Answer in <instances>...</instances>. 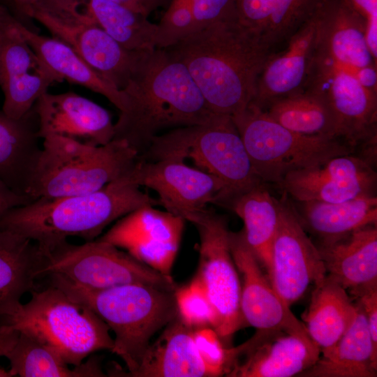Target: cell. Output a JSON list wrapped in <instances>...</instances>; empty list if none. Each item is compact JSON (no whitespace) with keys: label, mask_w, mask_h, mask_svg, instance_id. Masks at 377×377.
Masks as SVG:
<instances>
[{"label":"cell","mask_w":377,"mask_h":377,"mask_svg":"<svg viewBox=\"0 0 377 377\" xmlns=\"http://www.w3.org/2000/svg\"><path fill=\"white\" fill-rule=\"evenodd\" d=\"M120 377L209 376L196 348L193 330L177 317L150 343L138 368Z\"/></svg>","instance_id":"24"},{"label":"cell","mask_w":377,"mask_h":377,"mask_svg":"<svg viewBox=\"0 0 377 377\" xmlns=\"http://www.w3.org/2000/svg\"><path fill=\"white\" fill-rule=\"evenodd\" d=\"M357 313L347 290L326 275L313 286L310 303L302 318L320 354L329 351L347 331Z\"/></svg>","instance_id":"28"},{"label":"cell","mask_w":377,"mask_h":377,"mask_svg":"<svg viewBox=\"0 0 377 377\" xmlns=\"http://www.w3.org/2000/svg\"><path fill=\"white\" fill-rule=\"evenodd\" d=\"M304 89L323 98L337 124V138L362 156L374 160L376 152L377 91L362 86L348 71L316 51Z\"/></svg>","instance_id":"11"},{"label":"cell","mask_w":377,"mask_h":377,"mask_svg":"<svg viewBox=\"0 0 377 377\" xmlns=\"http://www.w3.org/2000/svg\"><path fill=\"white\" fill-rule=\"evenodd\" d=\"M230 208L242 220L246 241L267 271L280 219V200L261 184L237 197Z\"/></svg>","instance_id":"32"},{"label":"cell","mask_w":377,"mask_h":377,"mask_svg":"<svg viewBox=\"0 0 377 377\" xmlns=\"http://www.w3.org/2000/svg\"><path fill=\"white\" fill-rule=\"evenodd\" d=\"M163 50L186 66L212 112L231 117L251 102L272 53L237 21L210 24Z\"/></svg>","instance_id":"2"},{"label":"cell","mask_w":377,"mask_h":377,"mask_svg":"<svg viewBox=\"0 0 377 377\" xmlns=\"http://www.w3.org/2000/svg\"><path fill=\"white\" fill-rule=\"evenodd\" d=\"M230 251L241 283L240 309L246 325L258 331H281L310 337L303 322L274 290L249 248L243 229L230 232Z\"/></svg>","instance_id":"18"},{"label":"cell","mask_w":377,"mask_h":377,"mask_svg":"<svg viewBox=\"0 0 377 377\" xmlns=\"http://www.w3.org/2000/svg\"><path fill=\"white\" fill-rule=\"evenodd\" d=\"M184 223L182 217L148 205L117 220L97 239L124 249L163 274L171 275Z\"/></svg>","instance_id":"16"},{"label":"cell","mask_w":377,"mask_h":377,"mask_svg":"<svg viewBox=\"0 0 377 377\" xmlns=\"http://www.w3.org/2000/svg\"><path fill=\"white\" fill-rule=\"evenodd\" d=\"M264 110L284 128L305 135L337 138L334 114L319 95L304 89L279 98Z\"/></svg>","instance_id":"34"},{"label":"cell","mask_w":377,"mask_h":377,"mask_svg":"<svg viewBox=\"0 0 377 377\" xmlns=\"http://www.w3.org/2000/svg\"><path fill=\"white\" fill-rule=\"evenodd\" d=\"M323 0H235L237 22L269 50L286 42Z\"/></svg>","instance_id":"25"},{"label":"cell","mask_w":377,"mask_h":377,"mask_svg":"<svg viewBox=\"0 0 377 377\" xmlns=\"http://www.w3.org/2000/svg\"><path fill=\"white\" fill-rule=\"evenodd\" d=\"M33 108L39 138L57 135L91 146L105 145L114 138V124L109 112L73 91L46 92Z\"/></svg>","instance_id":"20"},{"label":"cell","mask_w":377,"mask_h":377,"mask_svg":"<svg viewBox=\"0 0 377 377\" xmlns=\"http://www.w3.org/2000/svg\"><path fill=\"white\" fill-rule=\"evenodd\" d=\"M318 35L316 10L288 38L283 50L269 55L258 77L249 104L265 110L273 101L304 90L316 51Z\"/></svg>","instance_id":"21"},{"label":"cell","mask_w":377,"mask_h":377,"mask_svg":"<svg viewBox=\"0 0 377 377\" xmlns=\"http://www.w3.org/2000/svg\"><path fill=\"white\" fill-rule=\"evenodd\" d=\"M366 20V38L375 59L377 58V0H345Z\"/></svg>","instance_id":"40"},{"label":"cell","mask_w":377,"mask_h":377,"mask_svg":"<svg viewBox=\"0 0 377 377\" xmlns=\"http://www.w3.org/2000/svg\"><path fill=\"white\" fill-rule=\"evenodd\" d=\"M355 318L347 331L316 363L300 376L376 377L377 350L374 347L364 311L356 302Z\"/></svg>","instance_id":"27"},{"label":"cell","mask_w":377,"mask_h":377,"mask_svg":"<svg viewBox=\"0 0 377 377\" xmlns=\"http://www.w3.org/2000/svg\"><path fill=\"white\" fill-rule=\"evenodd\" d=\"M25 193L36 200L94 192L124 177L138 153L122 140L87 145L57 135L43 139Z\"/></svg>","instance_id":"6"},{"label":"cell","mask_w":377,"mask_h":377,"mask_svg":"<svg viewBox=\"0 0 377 377\" xmlns=\"http://www.w3.org/2000/svg\"><path fill=\"white\" fill-rule=\"evenodd\" d=\"M326 274L353 297L377 286V227L370 225L316 245Z\"/></svg>","instance_id":"23"},{"label":"cell","mask_w":377,"mask_h":377,"mask_svg":"<svg viewBox=\"0 0 377 377\" xmlns=\"http://www.w3.org/2000/svg\"><path fill=\"white\" fill-rule=\"evenodd\" d=\"M34 200L27 195L20 194L0 179V216L7 210L26 205Z\"/></svg>","instance_id":"42"},{"label":"cell","mask_w":377,"mask_h":377,"mask_svg":"<svg viewBox=\"0 0 377 377\" xmlns=\"http://www.w3.org/2000/svg\"><path fill=\"white\" fill-rule=\"evenodd\" d=\"M353 75L364 87L377 91L376 66L359 68Z\"/></svg>","instance_id":"45"},{"label":"cell","mask_w":377,"mask_h":377,"mask_svg":"<svg viewBox=\"0 0 377 377\" xmlns=\"http://www.w3.org/2000/svg\"><path fill=\"white\" fill-rule=\"evenodd\" d=\"M17 20L0 6L2 110L13 119L24 117L52 84L62 82L31 49L20 32Z\"/></svg>","instance_id":"15"},{"label":"cell","mask_w":377,"mask_h":377,"mask_svg":"<svg viewBox=\"0 0 377 377\" xmlns=\"http://www.w3.org/2000/svg\"><path fill=\"white\" fill-rule=\"evenodd\" d=\"M189 159L225 187L224 206L264 184L255 171L231 116L217 114L205 124L169 130L156 135L138 159Z\"/></svg>","instance_id":"7"},{"label":"cell","mask_w":377,"mask_h":377,"mask_svg":"<svg viewBox=\"0 0 377 377\" xmlns=\"http://www.w3.org/2000/svg\"><path fill=\"white\" fill-rule=\"evenodd\" d=\"M232 118L253 167L264 183L280 186L283 177L290 172L355 153L339 138L291 131L252 104Z\"/></svg>","instance_id":"8"},{"label":"cell","mask_w":377,"mask_h":377,"mask_svg":"<svg viewBox=\"0 0 377 377\" xmlns=\"http://www.w3.org/2000/svg\"><path fill=\"white\" fill-rule=\"evenodd\" d=\"M132 183L154 191L166 211L185 221L209 204L224 206L225 187L212 175L177 159H138L125 175Z\"/></svg>","instance_id":"14"},{"label":"cell","mask_w":377,"mask_h":377,"mask_svg":"<svg viewBox=\"0 0 377 377\" xmlns=\"http://www.w3.org/2000/svg\"><path fill=\"white\" fill-rule=\"evenodd\" d=\"M31 293L27 303L0 314V326L33 337L73 367L95 352L112 350L109 327L88 306L52 284Z\"/></svg>","instance_id":"5"},{"label":"cell","mask_w":377,"mask_h":377,"mask_svg":"<svg viewBox=\"0 0 377 377\" xmlns=\"http://www.w3.org/2000/svg\"><path fill=\"white\" fill-rule=\"evenodd\" d=\"M17 26L31 49L62 81L99 94L123 110L126 100L122 91L94 71L71 47L56 38L38 34L20 20Z\"/></svg>","instance_id":"26"},{"label":"cell","mask_w":377,"mask_h":377,"mask_svg":"<svg viewBox=\"0 0 377 377\" xmlns=\"http://www.w3.org/2000/svg\"><path fill=\"white\" fill-rule=\"evenodd\" d=\"M354 298L364 311L374 347L377 350V286L360 292Z\"/></svg>","instance_id":"41"},{"label":"cell","mask_w":377,"mask_h":377,"mask_svg":"<svg viewBox=\"0 0 377 377\" xmlns=\"http://www.w3.org/2000/svg\"><path fill=\"white\" fill-rule=\"evenodd\" d=\"M158 202L125 176L94 192L57 198H38L0 216V228L34 242L45 255L78 237L86 242L135 209Z\"/></svg>","instance_id":"3"},{"label":"cell","mask_w":377,"mask_h":377,"mask_svg":"<svg viewBox=\"0 0 377 377\" xmlns=\"http://www.w3.org/2000/svg\"><path fill=\"white\" fill-rule=\"evenodd\" d=\"M44 260L34 242L0 228V314L34 289Z\"/></svg>","instance_id":"30"},{"label":"cell","mask_w":377,"mask_h":377,"mask_svg":"<svg viewBox=\"0 0 377 377\" xmlns=\"http://www.w3.org/2000/svg\"><path fill=\"white\" fill-rule=\"evenodd\" d=\"M196 228L199 237V265L195 277L205 290L216 311L215 331L229 338L246 326L240 309L241 283L230 246L226 219L206 208L187 220Z\"/></svg>","instance_id":"12"},{"label":"cell","mask_w":377,"mask_h":377,"mask_svg":"<svg viewBox=\"0 0 377 377\" xmlns=\"http://www.w3.org/2000/svg\"><path fill=\"white\" fill-rule=\"evenodd\" d=\"M86 12L121 47L131 52L156 49L157 24L122 5L105 0H84Z\"/></svg>","instance_id":"35"},{"label":"cell","mask_w":377,"mask_h":377,"mask_svg":"<svg viewBox=\"0 0 377 377\" xmlns=\"http://www.w3.org/2000/svg\"><path fill=\"white\" fill-rule=\"evenodd\" d=\"M125 106L113 139L141 155L163 131L205 124L218 114L209 108L186 66L163 49L142 52L126 86Z\"/></svg>","instance_id":"1"},{"label":"cell","mask_w":377,"mask_h":377,"mask_svg":"<svg viewBox=\"0 0 377 377\" xmlns=\"http://www.w3.org/2000/svg\"><path fill=\"white\" fill-rule=\"evenodd\" d=\"M196 29L195 17L188 0H171L157 24L156 49L172 46Z\"/></svg>","instance_id":"37"},{"label":"cell","mask_w":377,"mask_h":377,"mask_svg":"<svg viewBox=\"0 0 377 377\" xmlns=\"http://www.w3.org/2000/svg\"><path fill=\"white\" fill-rule=\"evenodd\" d=\"M18 11L24 15L25 12L39 0H13Z\"/></svg>","instance_id":"46"},{"label":"cell","mask_w":377,"mask_h":377,"mask_svg":"<svg viewBox=\"0 0 377 377\" xmlns=\"http://www.w3.org/2000/svg\"><path fill=\"white\" fill-rule=\"evenodd\" d=\"M177 315L182 322L193 330L209 327L216 330L218 318L205 290L195 276L188 284L174 292Z\"/></svg>","instance_id":"36"},{"label":"cell","mask_w":377,"mask_h":377,"mask_svg":"<svg viewBox=\"0 0 377 377\" xmlns=\"http://www.w3.org/2000/svg\"><path fill=\"white\" fill-rule=\"evenodd\" d=\"M279 200V223L266 274L274 290L290 307L327 274L318 247L308 236L296 209L285 196Z\"/></svg>","instance_id":"13"},{"label":"cell","mask_w":377,"mask_h":377,"mask_svg":"<svg viewBox=\"0 0 377 377\" xmlns=\"http://www.w3.org/2000/svg\"><path fill=\"white\" fill-rule=\"evenodd\" d=\"M19 332L6 326H0V356L6 357L15 345ZM0 377H11L9 371L0 368Z\"/></svg>","instance_id":"44"},{"label":"cell","mask_w":377,"mask_h":377,"mask_svg":"<svg viewBox=\"0 0 377 377\" xmlns=\"http://www.w3.org/2000/svg\"><path fill=\"white\" fill-rule=\"evenodd\" d=\"M236 362L227 376H300L313 366L320 355L310 337L281 331H258L242 345L234 348Z\"/></svg>","instance_id":"19"},{"label":"cell","mask_w":377,"mask_h":377,"mask_svg":"<svg viewBox=\"0 0 377 377\" xmlns=\"http://www.w3.org/2000/svg\"><path fill=\"white\" fill-rule=\"evenodd\" d=\"M317 51L352 75L376 66L366 38V20L345 0H323L317 9Z\"/></svg>","instance_id":"22"},{"label":"cell","mask_w":377,"mask_h":377,"mask_svg":"<svg viewBox=\"0 0 377 377\" xmlns=\"http://www.w3.org/2000/svg\"><path fill=\"white\" fill-rule=\"evenodd\" d=\"M11 376L21 377H105L98 358L89 357L71 369L57 353L33 337L19 332L17 341L6 357Z\"/></svg>","instance_id":"33"},{"label":"cell","mask_w":377,"mask_h":377,"mask_svg":"<svg viewBox=\"0 0 377 377\" xmlns=\"http://www.w3.org/2000/svg\"><path fill=\"white\" fill-rule=\"evenodd\" d=\"M38 128L34 108L19 119L0 110V179L22 195L40 149Z\"/></svg>","instance_id":"29"},{"label":"cell","mask_w":377,"mask_h":377,"mask_svg":"<svg viewBox=\"0 0 377 377\" xmlns=\"http://www.w3.org/2000/svg\"><path fill=\"white\" fill-rule=\"evenodd\" d=\"M193 339L209 376H227L232 364V348H226L215 330L209 327L193 330Z\"/></svg>","instance_id":"38"},{"label":"cell","mask_w":377,"mask_h":377,"mask_svg":"<svg viewBox=\"0 0 377 377\" xmlns=\"http://www.w3.org/2000/svg\"><path fill=\"white\" fill-rule=\"evenodd\" d=\"M297 212L304 229L320 241L348 234L362 227L377 223L376 194L362 195L341 202L309 201L300 202Z\"/></svg>","instance_id":"31"},{"label":"cell","mask_w":377,"mask_h":377,"mask_svg":"<svg viewBox=\"0 0 377 377\" xmlns=\"http://www.w3.org/2000/svg\"><path fill=\"white\" fill-rule=\"evenodd\" d=\"M71 47L94 71L121 90L140 52L121 47L86 12L84 0H39L24 13Z\"/></svg>","instance_id":"9"},{"label":"cell","mask_w":377,"mask_h":377,"mask_svg":"<svg viewBox=\"0 0 377 377\" xmlns=\"http://www.w3.org/2000/svg\"><path fill=\"white\" fill-rule=\"evenodd\" d=\"M126 6L148 17L160 6L168 3L169 0H105Z\"/></svg>","instance_id":"43"},{"label":"cell","mask_w":377,"mask_h":377,"mask_svg":"<svg viewBox=\"0 0 377 377\" xmlns=\"http://www.w3.org/2000/svg\"><path fill=\"white\" fill-rule=\"evenodd\" d=\"M373 165L357 154L338 156L288 173L279 186L298 202H341L375 194L377 174Z\"/></svg>","instance_id":"17"},{"label":"cell","mask_w":377,"mask_h":377,"mask_svg":"<svg viewBox=\"0 0 377 377\" xmlns=\"http://www.w3.org/2000/svg\"><path fill=\"white\" fill-rule=\"evenodd\" d=\"M43 256L41 276L58 274L88 288L138 283L174 292L178 287L171 275L163 274L126 251L98 239L80 245L66 241Z\"/></svg>","instance_id":"10"},{"label":"cell","mask_w":377,"mask_h":377,"mask_svg":"<svg viewBox=\"0 0 377 377\" xmlns=\"http://www.w3.org/2000/svg\"><path fill=\"white\" fill-rule=\"evenodd\" d=\"M54 285L91 309L114 334L110 350L125 363L108 376L135 370L152 337L177 317L174 292L145 284H126L104 289L76 285L62 276L48 274Z\"/></svg>","instance_id":"4"},{"label":"cell","mask_w":377,"mask_h":377,"mask_svg":"<svg viewBox=\"0 0 377 377\" xmlns=\"http://www.w3.org/2000/svg\"><path fill=\"white\" fill-rule=\"evenodd\" d=\"M196 22V31L210 24L237 21L235 0H188Z\"/></svg>","instance_id":"39"}]
</instances>
